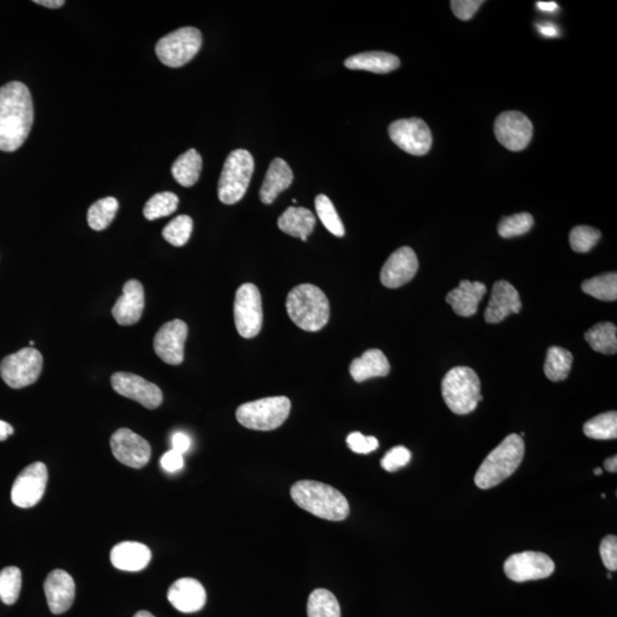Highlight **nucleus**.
I'll return each mask as SVG.
<instances>
[{"label": "nucleus", "instance_id": "obj_23", "mask_svg": "<svg viewBox=\"0 0 617 617\" xmlns=\"http://www.w3.org/2000/svg\"><path fill=\"white\" fill-rule=\"evenodd\" d=\"M110 561L117 569L140 572L152 561V552L139 542H123L112 548Z\"/></svg>", "mask_w": 617, "mask_h": 617}, {"label": "nucleus", "instance_id": "obj_19", "mask_svg": "<svg viewBox=\"0 0 617 617\" xmlns=\"http://www.w3.org/2000/svg\"><path fill=\"white\" fill-rule=\"evenodd\" d=\"M44 591L49 611L53 614H64L73 606L76 595V585L65 570L56 569L45 579Z\"/></svg>", "mask_w": 617, "mask_h": 617}, {"label": "nucleus", "instance_id": "obj_40", "mask_svg": "<svg viewBox=\"0 0 617 617\" xmlns=\"http://www.w3.org/2000/svg\"><path fill=\"white\" fill-rule=\"evenodd\" d=\"M533 225L534 219L529 213H519L500 221L498 231L503 239H514L531 231Z\"/></svg>", "mask_w": 617, "mask_h": 617}, {"label": "nucleus", "instance_id": "obj_28", "mask_svg": "<svg viewBox=\"0 0 617 617\" xmlns=\"http://www.w3.org/2000/svg\"><path fill=\"white\" fill-rule=\"evenodd\" d=\"M350 70H364L374 74H389L399 68L400 60L387 52H364L350 56L344 61Z\"/></svg>", "mask_w": 617, "mask_h": 617}, {"label": "nucleus", "instance_id": "obj_36", "mask_svg": "<svg viewBox=\"0 0 617 617\" xmlns=\"http://www.w3.org/2000/svg\"><path fill=\"white\" fill-rule=\"evenodd\" d=\"M22 589V573L15 566L0 570V600L5 604L18 602Z\"/></svg>", "mask_w": 617, "mask_h": 617}, {"label": "nucleus", "instance_id": "obj_5", "mask_svg": "<svg viewBox=\"0 0 617 617\" xmlns=\"http://www.w3.org/2000/svg\"><path fill=\"white\" fill-rule=\"evenodd\" d=\"M441 394L450 411L457 415L470 414L482 400L481 379L470 367H456L445 375Z\"/></svg>", "mask_w": 617, "mask_h": 617}, {"label": "nucleus", "instance_id": "obj_2", "mask_svg": "<svg viewBox=\"0 0 617 617\" xmlns=\"http://www.w3.org/2000/svg\"><path fill=\"white\" fill-rule=\"evenodd\" d=\"M291 496L300 508L318 518L342 521L350 514L348 500L327 483L314 481L295 482L291 489Z\"/></svg>", "mask_w": 617, "mask_h": 617}, {"label": "nucleus", "instance_id": "obj_26", "mask_svg": "<svg viewBox=\"0 0 617 617\" xmlns=\"http://www.w3.org/2000/svg\"><path fill=\"white\" fill-rule=\"evenodd\" d=\"M390 369L389 361L378 349L367 350L350 365V374L358 383L373 378H385L390 373Z\"/></svg>", "mask_w": 617, "mask_h": 617}, {"label": "nucleus", "instance_id": "obj_43", "mask_svg": "<svg viewBox=\"0 0 617 617\" xmlns=\"http://www.w3.org/2000/svg\"><path fill=\"white\" fill-rule=\"evenodd\" d=\"M347 444L352 452L369 454L378 448V440L372 436H364L361 432H352L347 438Z\"/></svg>", "mask_w": 617, "mask_h": 617}, {"label": "nucleus", "instance_id": "obj_35", "mask_svg": "<svg viewBox=\"0 0 617 617\" xmlns=\"http://www.w3.org/2000/svg\"><path fill=\"white\" fill-rule=\"evenodd\" d=\"M582 291L586 294L600 300V301H616L617 274L616 273H610L587 279L582 283Z\"/></svg>", "mask_w": 617, "mask_h": 617}, {"label": "nucleus", "instance_id": "obj_21", "mask_svg": "<svg viewBox=\"0 0 617 617\" xmlns=\"http://www.w3.org/2000/svg\"><path fill=\"white\" fill-rule=\"evenodd\" d=\"M144 310L143 286L136 279H131L123 287V295L120 296L114 308L112 316L117 323L122 326H132L141 319Z\"/></svg>", "mask_w": 617, "mask_h": 617}, {"label": "nucleus", "instance_id": "obj_53", "mask_svg": "<svg viewBox=\"0 0 617 617\" xmlns=\"http://www.w3.org/2000/svg\"><path fill=\"white\" fill-rule=\"evenodd\" d=\"M135 617H156L152 614V613L147 611L137 612Z\"/></svg>", "mask_w": 617, "mask_h": 617}, {"label": "nucleus", "instance_id": "obj_18", "mask_svg": "<svg viewBox=\"0 0 617 617\" xmlns=\"http://www.w3.org/2000/svg\"><path fill=\"white\" fill-rule=\"evenodd\" d=\"M419 270L418 256L411 248L391 254L381 270V282L387 289H398L410 282Z\"/></svg>", "mask_w": 617, "mask_h": 617}, {"label": "nucleus", "instance_id": "obj_30", "mask_svg": "<svg viewBox=\"0 0 617 617\" xmlns=\"http://www.w3.org/2000/svg\"><path fill=\"white\" fill-rule=\"evenodd\" d=\"M617 328L612 323L595 325L585 335L590 347L599 353L615 354L617 352Z\"/></svg>", "mask_w": 617, "mask_h": 617}, {"label": "nucleus", "instance_id": "obj_10", "mask_svg": "<svg viewBox=\"0 0 617 617\" xmlns=\"http://www.w3.org/2000/svg\"><path fill=\"white\" fill-rule=\"evenodd\" d=\"M233 315L237 331L244 339H253L261 332L264 308L260 291L254 283H244L237 290Z\"/></svg>", "mask_w": 617, "mask_h": 617}, {"label": "nucleus", "instance_id": "obj_54", "mask_svg": "<svg viewBox=\"0 0 617 617\" xmlns=\"http://www.w3.org/2000/svg\"><path fill=\"white\" fill-rule=\"evenodd\" d=\"M594 473H595V476H600V474H603V470L600 468H597L594 471Z\"/></svg>", "mask_w": 617, "mask_h": 617}, {"label": "nucleus", "instance_id": "obj_49", "mask_svg": "<svg viewBox=\"0 0 617 617\" xmlns=\"http://www.w3.org/2000/svg\"><path fill=\"white\" fill-rule=\"evenodd\" d=\"M14 429L10 423L0 420V441L6 440L8 437L13 435Z\"/></svg>", "mask_w": 617, "mask_h": 617}, {"label": "nucleus", "instance_id": "obj_20", "mask_svg": "<svg viewBox=\"0 0 617 617\" xmlns=\"http://www.w3.org/2000/svg\"><path fill=\"white\" fill-rule=\"evenodd\" d=\"M521 307L518 291L507 281L496 282L485 311L486 323H501L508 315L519 314Z\"/></svg>", "mask_w": 617, "mask_h": 617}, {"label": "nucleus", "instance_id": "obj_46", "mask_svg": "<svg viewBox=\"0 0 617 617\" xmlns=\"http://www.w3.org/2000/svg\"><path fill=\"white\" fill-rule=\"evenodd\" d=\"M161 468L168 471L169 474L178 473L185 465V460H183V456L180 453L175 452V450L170 449L162 456L161 460Z\"/></svg>", "mask_w": 617, "mask_h": 617}, {"label": "nucleus", "instance_id": "obj_24", "mask_svg": "<svg viewBox=\"0 0 617 617\" xmlns=\"http://www.w3.org/2000/svg\"><path fill=\"white\" fill-rule=\"evenodd\" d=\"M486 291L482 282L462 281L456 289L450 291L446 296V302L452 306L457 316L471 317L476 315Z\"/></svg>", "mask_w": 617, "mask_h": 617}, {"label": "nucleus", "instance_id": "obj_29", "mask_svg": "<svg viewBox=\"0 0 617 617\" xmlns=\"http://www.w3.org/2000/svg\"><path fill=\"white\" fill-rule=\"evenodd\" d=\"M203 160L197 150L190 149L181 154L172 166L175 181L185 187H190L198 182L202 173Z\"/></svg>", "mask_w": 617, "mask_h": 617}, {"label": "nucleus", "instance_id": "obj_14", "mask_svg": "<svg viewBox=\"0 0 617 617\" xmlns=\"http://www.w3.org/2000/svg\"><path fill=\"white\" fill-rule=\"evenodd\" d=\"M496 139L510 152H523L531 143L533 124L519 111H507L499 115L494 124Z\"/></svg>", "mask_w": 617, "mask_h": 617}, {"label": "nucleus", "instance_id": "obj_17", "mask_svg": "<svg viewBox=\"0 0 617 617\" xmlns=\"http://www.w3.org/2000/svg\"><path fill=\"white\" fill-rule=\"evenodd\" d=\"M187 326L183 320L175 319L162 325L153 340L157 356L166 364L180 365L185 360V344Z\"/></svg>", "mask_w": 617, "mask_h": 617}, {"label": "nucleus", "instance_id": "obj_34", "mask_svg": "<svg viewBox=\"0 0 617 617\" xmlns=\"http://www.w3.org/2000/svg\"><path fill=\"white\" fill-rule=\"evenodd\" d=\"M583 432L591 439L611 440L617 437V413L607 412L587 421Z\"/></svg>", "mask_w": 617, "mask_h": 617}, {"label": "nucleus", "instance_id": "obj_22", "mask_svg": "<svg viewBox=\"0 0 617 617\" xmlns=\"http://www.w3.org/2000/svg\"><path fill=\"white\" fill-rule=\"evenodd\" d=\"M169 603L175 610L182 613H196L206 604V591L197 579L185 578L178 579L168 592Z\"/></svg>", "mask_w": 617, "mask_h": 617}, {"label": "nucleus", "instance_id": "obj_48", "mask_svg": "<svg viewBox=\"0 0 617 617\" xmlns=\"http://www.w3.org/2000/svg\"><path fill=\"white\" fill-rule=\"evenodd\" d=\"M536 27L541 35L548 37V39H553V37L560 36V28L552 22L536 24Z\"/></svg>", "mask_w": 617, "mask_h": 617}, {"label": "nucleus", "instance_id": "obj_38", "mask_svg": "<svg viewBox=\"0 0 617 617\" xmlns=\"http://www.w3.org/2000/svg\"><path fill=\"white\" fill-rule=\"evenodd\" d=\"M317 214L322 221L324 227L327 229L332 235L336 237H343L345 235V229L343 223L340 219L339 214L333 205L332 200L325 195H318L315 200Z\"/></svg>", "mask_w": 617, "mask_h": 617}, {"label": "nucleus", "instance_id": "obj_45", "mask_svg": "<svg viewBox=\"0 0 617 617\" xmlns=\"http://www.w3.org/2000/svg\"><path fill=\"white\" fill-rule=\"evenodd\" d=\"M482 4V0H453L450 2V6L457 19L469 21L477 13Z\"/></svg>", "mask_w": 617, "mask_h": 617}, {"label": "nucleus", "instance_id": "obj_31", "mask_svg": "<svg viewBox=\"0 0 617 617\" xmlns=\"http://www.w3.org/2000/svg\"><path fill=\"white\" fill-rule=\"evenodd\" d=\"M573 365V354L564 348H549L544 373L550 381L561 382L569 378Z\"/></svg>", "mask_w": 617, "mask_h": 617}, {"label": "nucleus", "instance_id": "obj_9", "mask_svg": "<svg viewBox=\"0 0 617 617\" xmlns=\"http://www.w3.org/2000/svg\"><path fill=\"white\" fill-rule=\"evenodd\" d=\"M43 369V356L35 348H23L0 362V377L8 387L22 389L36 383Z\"/></svg>", "mask_w": 617, "mask_h": 617}, {"label": "nucleus", "instance_id": "obj_16", "mask_svg": "<svg viewBox=\"0 0 617 617\" xmlns=\"http://www.w3.org/2000/svg\"><path fill=\"white\" fill-rule=\"evenodd\" d=\"M111 386L117 394L135 400L148 410H156L164 398L160 387L136 374L115 373L111 377Z\"/></svg>", "mask_w": 617, "mask_h": 617}, {"label": "nucleus", "instance_id": "obj_12", "mask_svg": "<svg viewBox=\"0 0 617 617\" xmlns=\"http://www.w3.org/2000/svg\"><path fill=\"white\" fill-rule=\"evenodd\" d=\"M556 569L552 558L542 552H525L512 554L504 562V572L517 583L547 578Z\"/></svg>", "mask_w": 617, "mask_h": 617}, {"label": "nucleus", "instance_id": "obj_25", "mask_svg": "<svg viewBox=\"0 0 617 617\" xmlns=\"http://www.w3.org/2000/svg\"><path fill=\"white\" fill-rule=\"evenodd\" d=\"M293 182V172L282 158H276L270 162L268 172L265 174L264 185L260 189L261 202L270 205L282 191L289 189Z\"/></svg>", "mask_w": 617, "mask_h": 617}, {"label": "nucleus", "instance_id": "obj_52", "mask_svg": "<svg viewBox=\"0 0 617 617\" xmlns=\"http://www.w3.org/2000/svg\"><path fill=\"white\" fill-rule=\"evenodd\" d=\"M604 469L608 471V473H613L615 474L617 471V457L616 456H612L610 458H607L606 461L604 463Z\"/></svg>", "mask_w": 617, "mask_h": 617}, {"label": "nucleus", "instance_id": "obj_13", "mask_svg": "<svg viewBox=\"0 0 617 617\" xmlns=\"http://www.w3.org/2000/svg\"><path fill=\"white\" fill-rule=\"evenodd\" d=\"M48 481V473L44 463L35 462L28 465L12 487V502L22 508L35 507L43 499Z\"/></svg>", "mask_w": 617, "mask_h": 617}, {"label": "nucleus", "instance_id": "obj_37", "mask_svg": "<svg viewBox=\"0 0 617 617\" xmlns=\"http://www.w3.org/2000/svg\"><path fill=\"white\" fill-rule=\"evenodd\" d=\"M178 207V197L173 193H160L152 196L145 204L144 218L153 221L173 214Z\"/></svg>", "mask_w": 617, "mask_h": 617}, {"label": "nucleus", "instance_id": "obj_51", "mask_svg": "<svg viewBox=\"0 0 617 617\" xmlns=\"http://www.w3.org/2000/svg\"><path fill=\"white\" fill-rule=\"evenodd\" d=\"M537 8L541 10L542 12H545V13H554V12L558 11V5L556 3L553 2H549V3H544V2H539L536 4Z\"/></svg>", "mask_w": 617, "mask_h": 617}, {"label": "nucleus", "instance_id": "obj_39", "mask_svg": "<svg viewBox=\"0 0 617 617\" xmlns=\"http://www.w3.org/2000/svg\"><path fill=\"white\" fill-rule=\"evenodd\" d=\"M194 221L187 215H178L170 221L162 230V237L170 245L185 246L193 233Z\"/></svg>", "mask_w": 617, "mask_h": 617}, {"label": "nucleus", "instance_id": "obj_8", "mask_svg": "<svg viewBox=\"0 0 617 617\" xmlns=\"http://www.w3.org/2000/svg\"><path fill=\"white\" fill-rule=\"evenodd\" d=\"M202 44L203 36L198 29L181 28L158 41L156 54L162 65L180 68L197 56Z\"/></svg>", "mask_w": 617, "mask_h": 617}, {"label": "nucleus", "instance_id": "obj_50", "mask_svg": "<svg viewBox=\"0 0 617 617\" xmlns=\"http://www.w3.org/2000/svg\"><path fill=\"white\" fill-rule=\"evenodd\" d=\"M35 4L48 8H60L65 5V0H35Z\"/></svg>", "mask_w": 617, "mask_h": 617}, {"label": "nucleus", "instance_id": "obj_27", "mask_svg": "<svg viewBox=\"0 0 617 617\" xmlns=\"http://www.w3.org/2000/svg\"><path fill=\"white\" fill-rule=\"evenodd\" d=\"M316 218L314 213L303 207L287 208L278 219V227L286 235L307 241L314 231Z\"/></svg>", "mask_w": 617, "mask_h": 617}, {"label": "nucleus", "instance_id": "obj_56", "mask_svg": "<svg viewBox=\"0 0 617 617\" xmlns=\"http://www.w3.org/2000/svg\"><path fill=\"white\" fill-rule=\"evenodd\" d=\"M607 578L611 579V578H612V574H611V573L608 574V575H607Z\"/></svg>", "mask_w": 617, "mask_h": 617}, {"label": "nucleus", "instance_id": "obj_32", "mask_svg": "<svg viewBox=\"0 0 617 617\" xmlns=\"http://www.w3.org/2000/svg\"><path fill=\"white\" fill-rule=\"evenodd\" d=\"M308 617H341L339 602L331 591L316 589L308 595Z\"/></svg>", "mask_w": 617, "mask_h": 617}, {"label": "nucleus", "instance_id": "obj_15", "mask_svg": "<svg viewBox=\"0 0 617 617\" xmlns=\"http://www.w3.org/2000/svg\"><path fill=\"white\" fill-rule=\"evenodd\" d=\"M110 448L117 460L129 468H143L152 458V446L148 441L126 428L118 429L112 435Z\"/></svg>", "mask_w": 617, "mask_h": 617}, {"label": "nucleus", "instance_id": "obj_55", "mask_svg": "<svg viewBox=\"0 0 617 617\" xmlns=\"http://www.w3.org/2000/svg\"><path fill=\"white\" fill-rule=\"evenodd\" d=\"M29 344H30L31 347H33V344H35V341H30V343H29Z\"/></svg>", "mask_w": 617, "mask_h": 617}, {"label": "nucleus", "instance_id": "obj_33", "mask_svg": "<svg viewBox=\"0 0 617 617\" xmlns=\"http://www.w3.org/2000/svg\"><path fill=\"white\" fill-rule=\"evenodd\" d=\"M118 208V200L114 197L100 199L87 212V222L93 230L102 231L115 220Z\"/></svg>", "mask_w": 617, "mask_h": 617}, {"label": "nucleus", "instance_id": "obj_6", "mask_svg": "<svg viewBox=\"0 0 617 617\" xmlns=\"http://www.w3.org/2000/svg\"><path fill=\"white\" fill-rule=\"evenodd\" d=\"M254 158L245 149H237L229 154L221 173L218 196L225 205H233L243 199L254 173Z\"/></svg>", "mask_w": 617, "mask_h": 617}, {"label": "nucleus", "instance_id": "obj_3", "mask_svg": "<svg viewBox=\"0 0 617 617\" xmlns=\"http://www.w3.org/2000/svg\"><path fill=\"white\" fill-rule=\"evenodd\" d=\"M286 310L291 322L307 332L323 329L331 315L327 296L311 283H302L290 291Z\"/></svg>", "mask_w": 617, "mask_h": 617}, {"label": "nucleus", "instance_id": "obj_47", "mask_svg": "<svg viewBox=\"0 0 617 617\" xmlns=\"http://www.w3.org/2000/svg\"><path fill=\"white\" fill-rule=\"evenodd\" d=\"M172 448L175 452L180 453L183 456L191 448L190 437L185 432H175L172 437Z\"/></svg>", "mask_w": 617, "mask_h": 617}, {"label": "nucleus", "instance_id": "obj_7", "mask_svg": "<svg viewBox=\"0 0 617 617\" xmlns=\"http://www.w3.org/2000/svg\"><path fill=\"white\" fill-rule=\"evenodd\" d=\"M291 404L287 397H269L243 404L236 418L243 427L256 431L276 430L289 418Z\"/></svg>", "mask_w": 617, "mask_h": 617}, {"label": "nucleus", "instance_id": "obj_41", "mask_svg": "<svg viewBox=\"0 0 617 617\" xmlns=\"http://www.w3.org/2000/svg\"><path fill=\"white\" fill-rule=\"evenodd\" d=\"M602 239V232L589 225L575 227L569 235L570 248L577 253H587Z\"/></svg>", "mask_w": 617, "mask_h": 617}, {"label": "nucleus", "instance_id": "obj_44", "mask_svg": "<svg viewBox=\"0 0 617 617\" xmlns=\"http://www.w3.org/2000/svg\"><path fill=\"white\" fill-rule=\"evenodd\" d=\"M600 557L604 565L611 572L617 570V537L608 535L600 543Z\"/></svg>", "mask_w": 617, "mask_h": 617}, {"label": "nucleus", "instance_id": "obj_4", "mask_svg": "<svg viewBox=\"0 0 617 617\" xmlns=\"http://www.w3.org/2000/svg\"><path fill=\"white\" fill-rule=\"evenodd\" d=\"M524 454L523 438L516 433L508 435L482 463L474 476V482L482 490H490L500 485L519 468Z\"/></svg>", "mask_w": 617, "mask_h": 617}, {"label": "nucleus", "instance_id": "obj_11", "mask_svg": "<svg viewBox=\"0 0 617 617\" xmlns=\"http://www.w3.org/2000/svg\"><path fill=\"white\" fill-rule=\"evenodd\" d=\"M389 136L403 152L424 156L430 152L432 135L427 123L420 118L395 120L389 126Z\"/></svg>", "mask_w": 617, "mask_h": 617}, {"label": "nucleus", "instance_id": "obj_1", "mask_svg": "<svg viewBox=\"0 0 617 617\" xmlns=\"http://www.w3.org/2000/svg\"><path fill=\"white\" fill-rule=\"evenodd\" d=\"M33 104L30 91L22 83L0 87V150L13 152L30 135Z\"/></svg>", "mask_w": 617, "mask_h": 617}, {"label": "nucleus", "instance_id": "obj_42", "mask_svg": "<svg viewBox=\"0 0 617 617\" xmlns=\"http://www.w3.org/2000/svg\"><path fill=\"white\" fill-rule=\"evenodd\" d=\"M411 460L412 453L410 449L404 448V446H395L382 458L381 466L387 473H395V471L406 466Z\"/></svg>", "mask_w": 617, "mask_h": 617}]
</instances>
